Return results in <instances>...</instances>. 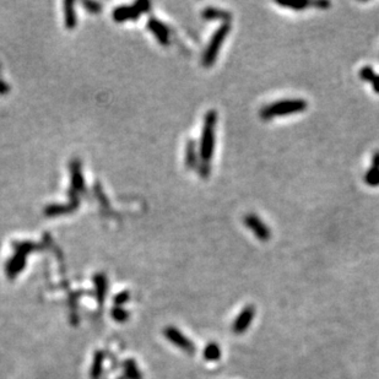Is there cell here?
Segmentation results:
<instances>
[{
  "label": "cell",
  "mask_w": 379,
  "mask_h": 379,
  "mask_svg": "<svg viewBox=\"0 0 379 379\" xmlns=\"http://www.w3.org/2000/svg\"><path fill=\"white\" fill-rule=\"evenodd\" d=\"M217 123V113L216 111L211 110L206 113L204 117L203 132H201V140L200 149H199V174L203 179H206L210 176V161H211L212 155L215 150V128Z\"/></svg>",
  "instance_id": "obj_1"
},
{
  "label": "cell",
  "mask_w": 379,
  "mask_h": 379,
  "mask_svg": "<svg viewBox=\"0 0 379 379\" xmlns=\"http://www.w3.org/2000/svg\"><path fill=\"white\" fill-rule=\"evenodd\" d=\"M308 103L304 99H284V101L274 102L271 105L265 106L260 111V118L264 120L272 119L280 115L300 113L307 110Z\"/></svg>",
  "instance_id": "obj_2"
},
{
  "label": "cell",
  "mask_w": 379,
  "mask_h": 379,
  "mask_svg": "<svg viewBox=\"0 0 379 379\" xmlns=\"http://www.w3.org/2000/svg\"><path fill=\"white\" fill-rule=\"evenodd\" d=\"M229 30H231L229 22H225L214 32L209 44H208V47H206L205 52H204L203 54V60H201V63H203V65L205 66V68H210V66L215 64L220 48H221L222 43L225 42L226 37L228 36Z\"/></svg>",
  "instance_id": "obj_3"
},
{
  "label": "cell",
  "mask_w": 379,
  "mask_h": 379,
  "mask_svg": "<svg viewBox=\"0 0 379 379\" xmlns=\"http://www.w3.org/2000/svg\"><path fill=\"white\" fill-rule=\"evenodd\" d=\"M163 335L166 336L168 341L173 343L174 346L179 347L181 350L186 351L187 354H195L196 347L193 343V341L189 340L179 329L174 328V326H167V328L163 329Z\"/></svg>",
  "instance_id": "obj_4"
},
{
  "label": "cell",
  "mask_w": 379,
  "mask_h": 379,
  "mask_svg": "<svg viewBox=\"0 0 379 379\" xmlns=\"http://www.w3.org/2000/svg\"><path fill=\"white\" fill-rule=\"evenodd\" d=\"M245 224L253 233L255 234L259 241L262 242H266L269 241L270 237H271V233H270V229L267 228L266 225L259 219L255 214H247L245 216Z\"/></svg>",
  "instance_id": "obj_5"
},
{
  "label": "cell",
  "mask_w": 379,
  "mask_h": 379,
  "mask_svg": "<svg viewBox=\"0 0 379 379\" xmlns=\"http://www.w3.org/2000/svg\"><path fill=\"white\" fill-rule=\"evenodd\" d=\"M255 317V308L253 305H247L241 311L236 321L232 324V331L237 335L245 334L248 330V328L252 324L253 319Z\"/></svg>",
  "instance_id": "obj_6"
},
{
  "label": "cell",
  "mask_w": 379,
  "mask_h": 379,
  "mask_svg": "<svg viewBox=\"0 0 379 379\" xmlns=\"http://www.w3.org/2000/svg\"><path fill=\"white\" fill-rule=\"evenodd\" d=\"M201 16H203L205 20H222L225 22H228L231 20L232 15L229 11L227 10H222V9H217V8H211V6H208L203 10L201 13Z\"/></svg>",
  "instance_id": "obj_7"
},
{
  "label": "cell",
  "mask_w": 379,
  "mask_h": 379,
  "mask_svg": "<svg viewBox=\"0 0 379 379\" xmlns=\"http://www.w3.org/2000/svg\"><path fill=\"white\" fill-rule=\"evenodd\" d=\"M149 27L152 31L153 35H156L157 39L160 41L161 44H165L167 46L170 43V37H168V30L162 22H160L156 19H150L149 21Z\"/></svg>",
  "instance_id": "obj_8"
},
{
  "label": "cell",
  "mask_w": 379,
  "mask_h": 379,
  "mask_svg": "<svg viewBox=\"0 0 379 379\" xmlns=\"http://www.w3.org/2000/svg\"><path fill=\"white\" fill-rule=\"evenodd\" d=\"M25 255L19 254L16 253L13 258L10 259V262L8 263V266H6V274H8L9 279H14L21 270L25 267Z\"/></svg>",
  "instance_id": "obj_9"
},
{
  "label": "cell",
  "mask_w": 379,
  "mask_h": 379,
  "mask_svg": "<svg viewBox=\"0 0 379 379\" xmlns=\"http://www.w3.org/2000/svg\"><path fill=\"white\" fill-rule=\"evenodd\" d=\"M95 288H96V298L98 301L99 305L105 302V298L107 296V279L103 274H97L94 279Z\"/></svg>",
  "instance_id": "obj_10"
},
{
  "label": "cell",
  "mask_w": 379,
  "mask_h": 379,
  "mask_svg": "<svg viewBox=\"0 0 379 379\" xmlns=\"http://www.w3.org/2000/svg\"><path fill=\"white\" fill-rule=\"evenodd\" d=\"M186 163L189 170H194L199 165V155L196 151V143L194 140H189L187 144Z\"/></svg>",
  "instance_id": "obj_11"
},
{
  "label": "cell",
  "mask_w": 379,
  "mask_h": 379,
  "mask_svg": "<svg viewBox=\"0 0 379 379\" xmlns=\"http://www.w3.org/2000/svg\"><path fill=\"white\" fill-rule=\"evenodd\" d=\"M103 361H105V354L102 351L95 352L94 362H92L91 371H90V377L91 379H99L103 368Z\"/></svg>",
  "instance_id": "obj_12"
},
{
  "label": "cell",
  "mask_w": 379,
  "mask_h": 379,
  "mask_svg": "<svg viewBox=\"0 0 379 379\" xmlns=\"http://www.w3.org/2000/svg\"><path fill=\"white\" fill-rule=\"evenodd\" d=\"M203 356L206 361L216 362L221 359V349L216 342H209L204 349Z\"/></svg>",
  "instance_id": "obj_13"
},
{
  "label": "cell",
  "mask_w": 379,
  "mask_h": 379,
  "mask_svg": "<svg viewBox=\"0 0 379 379\" xmlns=\"http://www.w3.org/2000/svg\"><path fill=\"white\" fill-rule=\"evenodd\" d=\"M123 368H124V377L127 379H143V376L136 366V362L133 360H127L123 362Z\"/></svg>",
  "instance_id": "obj_14"
},
{
  "label": "cell",
  "mask_w": 379,
  "mask_h": 379,
  "mask_svg": "<svg viewBox=\"0 0 379 379\" xmlns=\"http://www.w3.org/2000/svg\"><path fill=\"white\" fill-rule=\"evenodd\" d=\"M364 182L368 184L369 187H377L379 186V167L378 166H373L369 167L367 171L366 176H364Z\"/></svg>",
  "instance_id": "obj_15"
},
{
  "label": "cell",
  "mask_w": 379,
  "mask_h": 379,
  "mask_svg": "<svg viewBox=\"0 0 379 379\" xmlns=\"http://www.w3.org/2000/svg\"><path fill=\"white\" fill-rule=\"evenodd\" d=\"M276 4H279L280 6H284V8H290L292 10L296 11H301L304 10L305 8L311 5V1H307V0H302V1H295V3H283V1H276Z\"/></svg>",
  "instance_id": "obj_16"
},
{
  "label": "cell",
  "mask_w": 379,
  "mask_h": 379,
  "mask_svg": "<svg viewBox=\"0 0 379 379\" xmlns=\"http://www.w3.org/2000/svg\"><path fill=\"white\" fill-rule=\"evenodd\" d=\"M111 314H112V318L114 321L119 322V323H124V322L129 319V312L125 311L124 308L122 307H114L112 312H111Z\"/></svg>",
  "instance_id": "obj_17"
},
{
  "label": "cell",
  "mask_w": 379,
  "mask_h": 379,
  "mask_svg": "<svg viewBox=\"0 0 379 379\" xmlns=\"http://www.w3.org/2000/svg\"><path fill=\"white\" fill-rule=\"evenodd\" d=\"M374 76H376V73L373 72V69H372L371 66H363V68L360 70V77H361L362 80H364V81L372 82Z\"/></svg>",
  "instance_id": "obj_18"
},
{
  "label": "cell",
  "mask_w": 379,
  "mask_h": 379,
  "mask_svg": "<svg viewBox=\"0 0 379 379\" xmlns=\"http://www.w3.org/2000/svg\"><path fill=\"white\" fill-rule=\"evenodd\" d=\"M73 4L68 3L65 4V19H66V23H68L69 27H73L75 25V15H74V10H73Z\"/></svg>",
  "instance_id": "obj_19"
},
{
  "label": "cell",
  "mask_w": 379,
  "mask_h": 379,
  "mask_svg": "<svg viewBox=\"0 0 379 379\" xmlns=\"http://www.w3.org/2000/svg\"><path fill=\"white\" fill-rule=\"evenodd\" d=\"M129 300H130V293L128 292V291H123V292L118 293V295L115 296L113 302H114L115 307H120V305L125 304Z\"/></svg>",
  "instance_id": "obj_20"
},
{
  "label": "cell",
  "mask_w": 379,
  "mask_h": 379,
  "mask_svg": "<svg viewBox=\"0 0 379 379\" xmlns=\"http://www.w3.org/2000/svg\"><path fill=\"white\" fill-rule=\"evenodd\" d=\"M312 4L319 9H325V8H329V6H330V3H329V1H323V0H319V1H313V3H311V5Z\"/></svg>",
  "instance_id": "obj_21"
},
{
  "label": "cell",
  "mask_w": 379,
  "mask_h": 379,
  "mask_svg": "<svg viewBox=\"0 0 379 379\" xmlns=\"http://www.w3.org/2000/svg\"><path fill=\"white\" fill-rule=\"evenodd\" d=\"M372 85H373L374 91H376L377 94H379V75L376 74V76L372 80Z\"/></svg>",
  "instance_id": "obj_22"
},
{
  "label": "cell",
  "mask_w": 379,
  "mask_h": 379,
  "mask_svg": "<svg viewBox=\"0 0 379 379\" xmlns=\"http://www.w3.org/2000/svg\"><path fill=\"white\" fill-rule=\"evenodd\" d=\"M372 165L378 166L379 167V151H377L373 155V157H372Z\"/></svg>",
  "instance_id": "obj_23"
},
{
  "label": "cell",
  "mask_w": 379,
  "mask_h": 379,
  "mask_svg": "<svg viewBox=\"0 0 379 379\" xmlns=\"http://www.w3.org/2000/svg\"><path fill=\"white\" fill-rule=\"evenodd\" d=\"M119 379H125V377H122V378H119Z\"/></svg>",
  "instance_id": "obj_24"
}]
</instances>
